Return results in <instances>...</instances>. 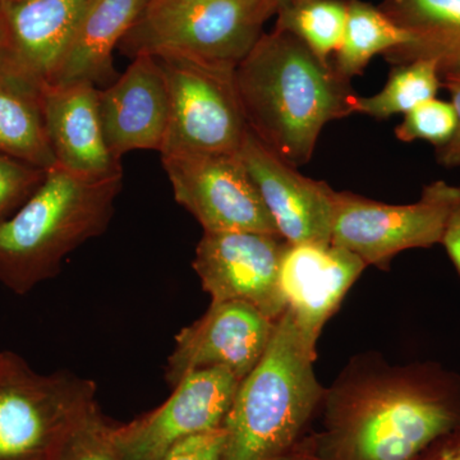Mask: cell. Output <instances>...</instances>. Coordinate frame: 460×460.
<instances>
[{
	"mask_svg": "<svg viewBox=\"0 0 460 460\" xmlns=\"http://www.w3.org/2000/svg\"><path fill=\"white\" fill-rule=\"evenodd\" d=\"M314 460H417L460 432V376L435 362L354 359L323 395Z\"/></svg>",
	"mask_w": 460,
	"mask_h": 460,
	"instance_id": "1",
	"label": "cell"
},
{
	"mask_svg": "<svg viewBox=\"0 0 460 460\" xmlns=\"http://www.w3.org/2000/svg\"><path fill=\"white\" fill-rule=\"evenodd\" d=\"M235 84L250 131L295 168L310 163L326 124L354 113L350 81L278 29L239 63Z\"/></svg>",
	"mask_w": 460,
	"mask_h": 460,
	"instance_id": "2",
	"label": "cell"
},
{
	"mask_svg": "<svg viewBox=\"0 0 460 460\" xmlns=\"http://www.w3.org/2000/svg\"><path fill=\"white\" fill-rule=\"evenodd\" d=\"M122 186L123 172L90 177L48 169L31 199L0 226V283L26 295L57 277L66 257L107 230Z\"/></svg>",
	"mask_w": 460,
	"mask_h": 460,
	"instance_id": "3",
	"label": "cell"
},
{
	"mask_svg": "<svg viewBox=\"0 0 460 460\" xmlns=\"http://www.w3.org/2000/svg\"><path fill=\"white\" fill-rule=\"evenodd\" d=\"M314 358L316 349L305 341L287 307L224 420L223 460H278L299 443L325 395L314 375Z\"/></svg>",
	"mask_w": 460,
	"mask_h": 460,
	"instance_id": "4",
	"label": "cell"
},
{
	"mask_svg": "<svg viewBox=\"0 0 460 460\" xmlns=\"http://www.w3.org/2000/svg\"><path fill=\"white\" fill-rule=\"evenodd\" d=\"M279 0H147L119 49L175 54L237 66L255 47Z\"/></svg>",
	"mask_w": 460,
	"mask_h": 460,
	"instance_id": "5",
	"label": "cell"
},
{
	"mask_svg": "<svg viewBox=\"0 0 460 460\" xmlns=\"http://www.w3.org/2000/svg\"><path fill=\"white\" fill-rule=\"evenodd\" d=\"M96 402L93 380L38 374L20 356L0 363V460H60Z\"/></svg>",
	"mask_w": 460,
	"mask_h": 460,
	"instance_id": "6",
	"label": "cell"
},
{
	"mask_svg": "<svg viewBox=\"0 0 460 460\" xmlns=\"http://www.w3.org/2000/svg\"><path fill=\"white\" fill-rule=\"evenodd\" d=\"M155 57L169 95L168 132L160 155L239 153L250 128L235 84L237 66L175 54Z\"/></svg>",
	"mask_w": 460,
	"mask_h": 460,
	"instance_id": "7",
	"label": "cell"
},
{
	"mask_svg": "<svg viewBox=\"0 0 460 460\" xmlns=\"http://www.w3.org/2000/svg\"><path fill=\"white\" fill-rule=\"evenodd\" d=\"M459 195V187L445 181L428 184L419 201L408 205L335 192L332 244L356 253L367 266L385 268L402 251L440 244Z\"/></svg>",
	"mask_w": 460,
	"mask_h": 460,
	"instance_id": "8",
	"label": "cell"
},
{
	"mask_svg": "<svg viewBox=\"0 0 460 460\" xmlns=\"http://www.w3.org/2000/svg\"><path fill=\"white\" fill-rule=\"evenodd\" d=\"M162 163L178 204L198 220L204 233L279 235L239 153L162 155Z\"/></svg>",
	"mask_w": 460,
	"mask_h": 460,
	"instance_id": "9",
	"label": "cell"
},
{
	"mask_svg": "<svg viewBox=\"0 0 460 460\" xmlns=\"http://www.w3.org/2000/svg\"><path fill=\"white\" fill-rule=\"evenodd\" d=\"M239 384L226 368L190 372L164 404L127 425L111 426L120 460H159L178 441L222 428Z\"/></svg>",
	"mask_w": 460,
	"mask_h": 460,
	"instance_id": "10",
	"label": "cell"
},
{
	"mask_svg": "<svg viewBox=\"0 0 460 460\" xmlns=\"http://www.w3.org/2000/svg\"><path fill=\"white\" fill-rule=\"evenodd\" d=\"M288 247L280 235L268 233H204L192 266L213 302H246L278 321L288 307L280 287Z\"/></svg>",
	"mask_w": 460,
	"mask_h": 460,
	"instance_id": "11",
	"label": "cell"
},
{
	"mask_svg": "<svg viewBox=\"0 0 460 460\" xmlns=\"http://www.w3.org/2000/svg\"><path fill=\"white\" fill-rule=\"evenodd\" d=\"M277 321L241 301L211 302L201 319L181 329L166 366V381L174 387L205 368H226L239 381L250 374L270 344Z\"/></svg>",
	"mask_w": 460,
	"mask_h": 460,
	"instance_id": "12",
	"label": "cell"
},
{
	"mask_svg": "<svg viewBox=\"0 0 460 460\" xmlns=\"http://www.w3.org/2000/svg\"><path fill=\"white\" fill-rule=\"evenodd\" d=\"M239 156L252 178L278 233L289 246L332 244L335 192L305 177L248 129Z\"/></svg>",
	"mask_w": 460,
	"mask_h": 460,
	"instance_id": "13",
	"label": "cell"
},
{
	"mask_svg": "<svg viewBox=\"0 0 460 460\" xmlns=\"http://www.w3.org/2000/svg\"><path fill=\"white\" fill-rule=\"evenodd\" d=\"M102 131L120 162L135 150L162 151L169 124V95L159 59L138 54L113 84L99 90Z\"/></svg>",
	"mask_w": 460,
	"mask_h": 460,
	"instance_id": "14",
	"label": "cell"
},
{
	"mask_svg": "<svg viewBox=\"0 0 460 460\" xmlns=\"http://www.w3.org/2000/svg\"><path fill=\"white\" fill-rule=\"evenodd\" d=\"M367 268L343 247L289 246L280 266V287L305 341L314 349L326 321Z\"/></svg>",
	"mask_w": 460,
	"mask_h": 460,
	"instance_id": "15",
	"label": "cell"
},
{
	"mask_svg": "<svg viewBox=\"0 0 460 460\" xmlns=\"http://www.w3.org/2000/svg\"><path fill=\"white\" fill-rule=\"evenodd\" d=\"M86 0L0 3V66L47 87L65 56Z\"/></svg>",
	"mask_w": 460,
	"mask_h": 460,
	"instance_id": "16",
	"label": "cell"
},
{
	"mask_svg": "<svg viewBox=\"0 0 460 460\" xmlns=\"http://www.w3.org/2000/svg\"><path fill=\"white\" fill-rule=\"evenodd\" d=\"M99 90L81 83L48 84L42 91L45 127L57 164L90 177L123 172L105 141Z\"/></svg>",
	"mask_w": 460,
	"mask_h": 460,
	"instance_id": "17",
	"label": "cell"
},
{
	"mask_svg": "<svg viewBox=\"0 0 460 460\" xmlns=\"http://www.w3.org/2000/svg\"><path fill=\"white\" fill-rule=\"evenodd\" d=\"M147 0H86L49 84L108 87L119 75L113 53L137 22Z\"/></svg>",
	"mask_w": 460,
	"mask_h": 460,
	"instance_id": "18",
	"label": "cell"
},
{
	"mask_svg": "<svg viewBox=\"0 0 460 460\" xmlns=\"http://www.w3.org/2000/svg\"><path fill=\"white\" fill-rule=\"evenodd\" d=\"M381 11L411 36L386 53L393 66L435 60L441 72L460 63V0H384Z\"/></svg>",
	"mask_w": 460,
	"mask_h": 460,
	"instance_id": "19",
	"label": "cell"
},
{
	"mask_svg": "<svg viewBox=\"0 0 460 460\" xmlns=\"http://www.w3.org/2000/svg\"><path fill=\"white\" fill-rule=\"evenodd\" d=\"M44 89L0 66V154L48 171L57 160L45 127Z\"/></svg>",
	"mask_w": 460,
	"mask_h": 460,
	"instance_id": "20",
	"label": "cell"
},
{
	"mask_svg": "<svg viewBox=\"0 0 460 460\" xmlns=\"http://www.w3.org/2000/svg\"><path fill=\"white\" fill-rule=\"evenodd\" d=\"M411 36L401 29L380 7L363 0H348L347 22L343 40L332 65L345 80L363 74L375 57L407 47Z\"/></svg>",
	"mask_w": 460,
	"mask_h": 460,
	"instance_id": "21",
	"label": "cell"
},
{
	"mask_svg": "<svg viewBox=\"0 0 460 460\" xmlns=\"http://www.w3.org/2000/svg\"><path fill=\"white\" fill-rule=\"evenodd\" d=\"M348 0H284L275 29L292 33L325 65L341 48Z\"/></svg>",
	"mask_w": 460,
	"mask_h": 460,
	"instance_id": "22",
	"label": "cell"
},
{
	"mask_svg": "<svg viewBox=\"0 0 460 460\" xmlns=\"http://www.w3.org/2000/svg\"><path fill=\"white\" fill-rule=\"evenodd\" d=\"M441 87L440 68L435 60L420 59L393 66L383 90L368 98L356 96L354 113L378 120L407 114L422 102L435 99Z\"/></svg>",
	"mask_w": 460,
	"mask_h": 460,
	"instance_id": "23",
	"label": "cell"
},
{
	"mask_svg": "<svg viewBox=\"0 0 460 460\" xmlns=\"http://www.w3.org/2000/svg\"><path fill=\"white\" fill-rule=\"evenodd\" d=\"M456 126L458 118L452 102L435 98L404 114L402 122L396 126L395 136L402 142H429L436 150L452 140Z\"/></svg>",
	"mask_w": 460,
	"mask_h": 460,
	"instance_id": "24",
	"label": "cell"
},
{
	"mask_svg": "<svg viewBox=\"0 0 460 460\" xmlns=\"http://www.w3.org/2000/svg\"><path fill=\"white\" fill-rule=\"evenodd\" d=\"M47 172V169L0 154V226L31 199Z\"/></svg>",
	"mask_w": 460,
	"mask_h": 460,
	"instance_id": "25",
	"label": "cell"
},
{
	"mask_svg": "<svg viewBox=\"0 0 460 460\" xmlns=\"http://www.w3.org/2000/svg\"><path fill=\"white\" fill-rule=\"evenodd\" d=\"M111 429L96 404L69 438L60 460H120Z\"/></svg>",
	"mask_w": 460,
	"mask_h": 460,
	"instance_id": "26",
	"label": "cell"
},
{
	"mask_svg": "<svg viewBox=\"0 0 460 460\" xmlns=\"http://www.w3.org/2000/svg\"><path fill=\"white\" fill-rule=\"evenodd\" d=\"M224 447L226 431L222 426L178 441L159 460H223Z\"/></svg>",
	"mask_w": 460,
	"mask_h": 460,
	"instance_id": "27",
	"label": "cell"
},
{
	"mask_svg": "<svg viewBox=\"0 0 460 460\" xmlns=\"http://www.w3.org/2000/svg\"><path fill=\"white\" fill-rule=\"evenodd\" d=\"M441 86L449 91L452 104L456 109L458 126L452 140L444 146L436 148L438 163L445 168L460 166V63L441 72Z\"/></svg>",
	"mask_w": 460,
	"mask_h": 460,
	"instance_id": "28",
	"label": "cell"
},
{
	"mask_svg": "<svg viewBox=\"0 0 460 460\" xmlns=\"http://www.w3.org/2000/svg\"><path fill=\"white\" fill-rule=\"evenodd\" d=\"M460 275V195L453 204L441 238V243Z\"/></svg>",
	"mask_w": 460,
	"mask_h": 460,
	"instance_id": "29",
	"label": "cell"
},
{
	"mask_svg": "<svg viewBox=\"0 0 460 460\" xmlns=\"http://www.w3.org/2000/svg\"><path fill=\"white\" fill-rule=\"evenodd\" d=\"M417 460H460V432L438 441Z\"/></svg>",
	"mask_w": 460,
	"mask_h": 460,
	"instance_id": "30",
	"label": "cell"
},
{
	"mask_svg": "<svg viewBox=\"0 0 460 460\" xmlns=\"http://www.w3.org/2000/svg\"><path fill=\"white\" fill-rule=\"evenodd\" d=\"M278 460H314L313 449H311L310 438L305 441H299L298 444L289 450L286 456Z\"/></svg>",
	"mask_w": 460,
	"mask_h": 460,
	"instance_id": "31",
	"label": "cell"
},
{
	"mask_svg": "<svg viewBox=\"0 0 460 460\" xmlns=\"http://www.w3.org/2000/svg\"><path fill=\"white\" fill-rule=\"evenodd\" d=\"M3 36H4V33H3L2 21H0V49H2Z\"/></svg>",
	"mask_w": 460,
	"mask_h": 460,
	"instance_id": "32",
	"label": "cell"
},
{
	"mask_svg": "<svg viewBox=\"0 0 460 460\" xmlns=\"http://www.w3.org/2000/svg\"><path fill=\"white\" fill-rule=\"evenodd\" d=\"M22 2V0H0V3Z\"/></svg>",
	"mask_w": 460,
	"mask_h": 460,
	"instance_id": "33",
	"label": "cell"
},
{
	"mask_svg": "<svg viewBox=\"0 0 460 460\" xmlns=\"http://www.w3.org/2000/svg\"><path fill=\"white\" fill-rule=\"evenodd\" d=\"M3 357H4V352H0V363H2Z\"/></svg>",
	"mask_w": 460,
	"mask_h": 460,
	"instance_id": "34",
	"label": "cell"
},
{
	"mask_svg": "<svg viewBox=\"0 0 460 460\" xmlns=\"http://www.w3.org/2000/svg\"><path fill=\"white\" fill-rule=\"evenodd\" d=\"M283 2H284V0H279V7H280L281 3H283ZM278 9H279V8H278Z\"/></svg>",
	"mask_w": 460,
	"mask_h": 460,
	"instance_id": "35",
	"label": "cell"
}]
</instances>
